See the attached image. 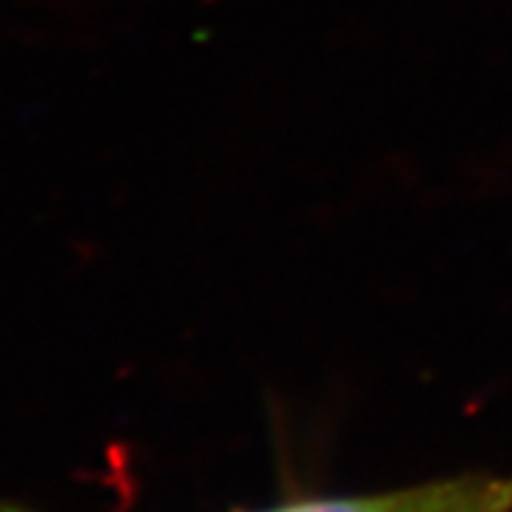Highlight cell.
<instances>
[{
	"mask_svg": "<svg viewBox=\"0 0 512 512\" xmlns=\"http://www.w3.org/2000/svg\"><path fill=\"white\" fill-rule=\"evenodd\" d=\"M450 478L424 481L402 490L365 495H311V498H293L259 510H234V512H430L447 493ZM0 512H32L12 504H0Z\"/></svg>",
	"mask_w": 512,
	"mask_h": 512,
	"instance_id": "obj_1",
	"label": "cell"
},
{
	"mask_svg": "<svg viewBox=\"0 0 512 512\" xmlns=\"http://www.w3.org/2000/svg\"><path fill=\"white\" fill-rule=\"evenodd\" d=\"M430 512H512L510 476H456Z\"/></svg>",
	"mask_w": 512,
	"mask_h": 512,
	"instance_id": "obj_2",
	"label": "cell"
}]
</instances>
